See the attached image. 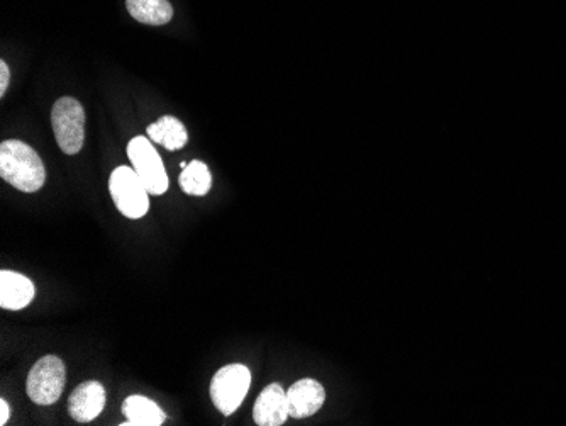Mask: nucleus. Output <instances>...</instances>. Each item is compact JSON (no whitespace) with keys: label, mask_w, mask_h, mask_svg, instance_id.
Returning <instances> with one entry per match:
<instances>
[{"label":"nucleus","mask_w":566,"mask_h":426,"mask_svg":"<svg viewBox=\"0 0 566 426\" xmlns=\"http://www.w3.org/2000/svg\"><path fill=\"white\" fill-rule=\"evenodd\" d=\"M0 175L7 184L28 194L38 192L46 182L43 160L28 143L19 140L0 145Z\"/></svg>","instance_id":"f257e3e1"},{"label":"nucleus","mask_w":566,"mask_h":426,"mask_svg":"<svg viewBox=\"0 0 566 426\" xmlns=\"http://www.w3.org/2000/svg\"><path fill=\"white\" fill-rule=\"evenodd\" d=\"M109 191L116 208L126 218H143L150 211V191L133 167H117L109 180Z\"/></svg>","instance_id":"f03ea898"},{"label":"nucleus","mask_w":566,"mask_h":426,"mask_svg":"<svg viewBox=\"0 0 566 426\" xmlns=\"http://www.w3.org/2000/svg\"><path fill=\"white\" fill-rule=\"evenodd\" d=\"M67 384V369L56 355H46L34 364L26 381V393L33 403L51 406L62 398Z\"/></svg>","instance_id":"7ed1b4c3"},{"label":"nucleus","mask_w":566,"mask_h":426,"mask_svg":"<svg viewBox=\"0 0 566 426\" xmlns=\"http://www.w3.org/2000/svg\"><path fill=\"white\" fill-rule=\"evenodd\" d=\"M51 124L58 146L67 155H77L84 148L85 111L73 97H62L51 111Z\"/></svg>","instance_id":"20e7f679"},{"label":"nucleus","mask_w":566,"mask_h":426,"mask_svg":"<svg viewBox=\"0 0 566 426\" xmlns=\"http://www.w3.org/2000/svg\"><path fill=\"white\" fill-rule=\"evenodd\" d=\"M251 372L246 365L231 364L212 377L211 399L224 416L233 415L250 391Z\"/></svg>","instance_id":"39448f33"},{"label":"nucleus","mask_w":566,"mask_h":426,"mask_svg":"<svg viewBox=\"0 0 566 426\" xmlns=\"http://www.w3.org/2000/svg\"><path fill=\"white\" fill-rule=\"evenodd\" d=\"M128 157L133 163L134 172L145 182L150 194L161 196L168 191L167 170L155 146L151 145L150 138L136 136L129 141Z\"/></svg>","instance_id":"423d86ee"},{"label":"nucleus","mask_w":566,"mask_h":426,"mask_svg":"<svg viewBox=\"0 0 566 426\" xmlns=\"http://www.w3.org/2000/svg\"><path fill=\"white\" fill-rule=\"evenodd\" d=\"M106 389L97 381L84 382L68 399V411L78 423H89L106 408Z\"/></svg>","instance_id":"0eeeda50"},{"label":"nucleus","mask_w":566,"mask_h":426,"mask_svg":"<svg viewBox=\"0 0 566 426\" xmlns=\"http://www.w3.org/2000/svg\"><path fill=\"white\" fill-rule=\"evenodd\" d=\"M289 415L295 420L309 418L321 410L326 401V391L321 382L314 379H300L287 391Z\"/></svg>","instance_id":"6e6552de"},{"label":"nucleus","mask_w":566,"mask_h":426,"mask_svg":"<svg viewBox=\"0 0 566 426\" xmlns=\"http://www.w3.org/2000/svg\"><path fill=\"white\" fill-rule=\"evenodd\" d=\"M289 399L280 384H270L256 399L253 418L256 425L282 426L289 418Z\"/></svg>","instance_id":"1a4fd4ad"},{"label":"nucleus","mask_w":566,"mask_h":426,"mask_svg":"<svg viewBox=\"0 0 566 426\" xmlns=\"http://www.w3.org/2000/svg\"><path fill=\"white\" fill-rule=\"evenodd\" d=\"M36 289L26 275L12 270L0 272V308L19 311L28 308L34 299Z\"/></svg>","instance_id":"9d476101"},{"label":"nucleus","mask_w":566,"mask_h":426,"mask_svg":"<svg viewBox=\"0 0 566 426\" xmlns=\"http://www.w3.org/2000/svg\"><path fill=\"white\" fill-rule=\"evenodd\" d=\"M123 413L128 421L123 426H161L165 413L160 406L146 396H129L123 404Z\"/></svg>","instance_id":"9b49d317"},{"label":"nucleus","mask_w":566,"mask_h":426,"mask_svg":"<svg viewBox=\"0 0 566 426\" xmlns=\"http://www.w3.org/2000/svg\"><path fill=\"white\" fill-rule=\"evenodd\" d=\"M146 133H148V138L151 141L165 146L170 152L184 148L189 141L184 123L180 119L173 118V116H163L156 123L150 124Z\"/></svg>","instance_id":"f8f14e48"},{"label":"nucleus","mask_w":566,"mask_h":426,"mask_svg":"<svg viewBox=\"0 0 566 426\" xmlns=\"http://www.w3.org/2000/svg\"><path fill=\"white\" fill-rule=\"evenodd\" d=\"M126 7L139 23L163 26L172 21L173 7L168 0H126Z\"/></svg>","instance_id":"ddd939ff"},{"label":"nucleus","mask_w":566,"mask_h":426,"mask_svg":"<svg viewBox=\"0 0 566 426\" xmlns=\"http://www.w3.org/2000/svg\"><path fill=\"white\" fill-rule=\"evenodd\" d=\"M180 187L189 196L202 197L211 191L212 175L206 163L194 160L185 167L180 175Z\"/></svg>","instance_id":"4468645a"},{"label":"nucleus","mask_w":566,"mask_h":426,"mask_svg":"<svg viewBox=\"0 0 566 426\" xmlns=\"http://www.w3.org/2000/svg\"><path fill=\"white\" fill-rule=\"evenodd\" d=\"M9 82H11V68L2 60L0 62V97L6 96Z\"/></svg>","instance_id":"2eb2a0df"},{"label":"nucleus","mask_w":566,"mask_h":426,"mask_svg":"<svg viewBox=\"0 0 566 426\" xmlns=\"http://www.w3.org/2000/svg\"><path fill=\"white\" fill-rule=\"evenodd\" d=\"M9 418H11V406L6 399H0V425H7Z\"/></svg>","instance_id":"dca6fc26"}]
</instances>
